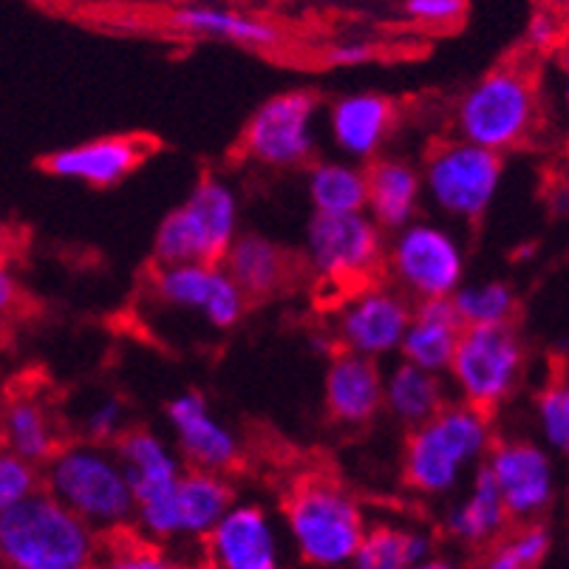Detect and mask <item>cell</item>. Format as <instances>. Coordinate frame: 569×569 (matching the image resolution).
Masks as SVG:
<instances>
[{"mask_svg": "<svg viewBox=\"0 0 569 569\" xmlns=\"http://www.w3.org/2000/svg\"><path fill=\"white\" fill-rule=\"evenodd\" d=\"M493 445L490 413L465 402H445L431 419L411 428L402 451V476L422 496H448L488 457Z\"/></svg>", "mask_w": 569, "mask_h": 569, "instance_id": "6da1fadb", "label": "cell"}, {"mask_svg": "<svg viewBox=\"0 0 569 569\" xmlns=\"http://www.w3.org/2000/svg\"><path fill=\"white\" fill-rule=\"evenodd\" d=\"M97 552L100 532L43 488L0 516V556L7 569H91Z\"/></svg>", "mask_w": 569, "mask_h": 569, "instance_id": "7a4b0ae2", "label": "cell"}, {"mask_svg": "<svg viewBox=\"0 0 569 569\" xmlns=\"http://www.w3.org/2000/svg\"><path fill=\"white\" fill-rule=\"evenodd\" d=\"M46 493L69 507L100 536L122 530L133 521V493L126 470L108 445H60L40 470Z\"/></svg>", "mask_w": 569, "mask_h": 569, "instance_id": "3957f363", "label": "cell"}, {"mask_svg": "<svg viewBox=\"0 0 569 569\" xmlns=\"http://www.w3.org/2000/svg\"><path fill=\"white\" fill-rule=\"evenodd\" d=\"M283 525L301 561L318 569L349 567L369 527L355 496L326 476H309L289 490Z\"/></svg>", "mask_w": 569, "mask_h": 569, "instance_id": "277c9868", "label": "cell"}, {"mask_svg": "<svg viewBox=\"0 0 569 569\" xmlns=\"http://www.w3.org/2000/svg\"><path fill=\"white\" fill-rule=\"evenodd\" d=\"M538 126V88L525 66H499L468 88L453 113L459 139L485 151H516Z\"/></svg>", "mask_w": 569, "mask_h": 569, "instance_id": "5b68a950", "label": "cell"}, {"mask_svg": "<svg viewBox=\"0 0 569 569\" xmlns=\"http://www.w3.org/2000/svg\"><path fill=\"white\" fill-rule=\"evenodd\" d=\"M236 190L216 176L199 179L184 204L159 224L153 238L157 267L164 263H221L238 236Z\"/></svg>", "mask_w": 569, "mask_h": 569, "instance_id": "8992f818", "label": "cell"}, {"mask_svg": "<svg viewBox=\"0 0 569 569\" xmlns=\"http://www.w3.org/2000/svg\"><path fill=\"white\" fill-rule=\"evenodd\" d=\"M525 369L527 349L513 323L465 326L448 375L459 402L490 413L516 395Z\"/></svg>", "mask_w": 569, "mask_h": 569, "instance_id": "52a82bcc", "label": "cell"}, {"mask_svg": "<svg viewBox=\"0 0 569 569\" xmlns=\"http://www.w3.org/2000/svg\"><path fill=\"white\" fill-rule=\"evenodd\" d=\"M422 199L453 221H479L499 196L505 162L499 153L485 151L465 139L437 144L419 170Z\"/></svg>", "mask_w": 569, "mask_h": 569, "instance_id": "ba28073f", "label": "cell"}, {"mask_svg": "<svg viewBox=\"0 0 569 569\" xmlns=\"http://www.w3.org/2000/svg\"><path fill=\"white\" fill-rule=\"evenodd\" d=\"M236 501L230 479L213 470H182L173 488L133 505V525L142 538L162 545L173 538H193L204 541V536L219 525Z\"/></svg>", "mask_w": 569, "mask_h": 569, "instance_id": "9c48e42d", "label": "cell"}, {"mask_svg": "<svg viewBox=\"0 0 569 569\" xmlns=\"http://www.w3.org/2000/svg\"><path fill=\"white\" fill-rule=\"evenodd\" d=\"M388 276L408 301L451 298L465 283V250L448 227L411 221L386 247Z\"/></svg>", "mask_w": 569, "mask_h": 569, "instance_id": "30bf717a", "label": "cell"}, {"mask_svg": "<svg viewBox=\"0 0 569 569\" xmlns=\"http://www.w3.org/2000/svg\"><path fill=\"white\" fill-rule=\"evenodd\" d=\"M318 117L320 102L312 91L269 97L241 133V153L261 168H303L318 151Z\"/></svg>", "mask_w": 569, "mask_h": 569, "instance_id": "8fae6325", "label": "cell"}, {"mask_svg": "<svg viewBox=\"0 0 569 569\" xmlns=\"http://www.w3.org/2000/svg\"><path fill=\"white\" fill-rule=\"evenodd\" d=\"M307 263L326 283H360L371 278L386 256V232L366 213H315L303 241Z\"/></svg>", "mask_w": 569, "mask_h": 569, "instance_id": "7c38bea8", "label": "cell"}, {"mask_svg": "<svg viewBox=\"0 0 569 569\" xmlns=\"http://www.w3.org/2000/svg\"><path fill=\"white\" fill-rule=\"evenodd\" d=\"M482 468L493 479L510 521H536L556 501V459L530 439H499Z\"/></svg>", "mask_w": 569, "mask_h": 569, "instance_id": "4fadbf2b", "label": "cell"}, {"mask_svg": "<svg viewBox=\"0 0 569 569\" xmlns=\"http://www.w3.org/2000/svg\"><path fill=\"white\" fill-rule=\"evenodd\" d=\"M151 292L162 307L201 315L213 329H232L250 301L221 263H164L153 269Z\"/></svg>", "mask_w": 569, "mask_h": 569, "instance_id": "5bb4252c", "label": "cell"}, {"mask_svg": "<svg viewBox=\"0 0 569 569\" xmlns=\"http://www.w3.org/2000/svg\"><path fill=\"white\" fill-rule=\"evenodd\" d=\"M411 318V301L391 287H363L340 307L335 340L349 355L386 360L397 355Z\"/></svg>", "mask_w": 569, "mask_h": 569, "instance_id": "9a60e30c", "label": "cell"}, {"mask_svg": "<svg viewBox=\"0 0 569 569\" xmlns=\"http://www.w3.org/2000/svg\"><path fill=\"white\" fill-rule=\"evenodd\" d=\"M207 567L213 569H283L281 538L261 505H236L204 536Z\"/></svg>", "mask_w": 569, "mask_h": 569, "instance_id": "2e32d148", "label": "cell"}, {"mask_svg": "<svg viewBox=\"0 0 569 569\" xmlns=\"http://www.w3.org/2000/svg\"><path fill=\"white\" fill-rule=\"evenodd\" d=\"M168 426L176 439V453L188 459L196 470L227 473L241 459V442L236 433L210 411L199 391H182L164 408Z\"/></svg>", "mask_w": 569, "mask_h": 569, "instance_id": "e0dca14e", "label": "cell"}, {"mask_svg": "<svg viewBox=\"0 0 569 569\" xmlns=\"http://www.w3.org/2000/svg\"><path fill=\"white\" fill-rule=\"evenodd\" d=\"M153 142L137 133L126 137H100L91 142L69 144L46 157V170L66 182H80L88 188H113L151 157Z\"/></svg>", "mask_w": 569, "mask_h": 569, "instance_id": "ac0fdd59", "label": "cell"}, {"mask_svg": "<svg viewBox=\"0 0 569 569\" xmlns=\"http://www.w3.org/2000/svg\"><path fill=\"white\" fill-rule=\"evenodd\" d=\"M397 108L388 97L375 91H357L332 102L326 126L335 148L349 162H366L377 159L386 148L388 137L395 131Z\"/></svg>", "mask_w": 569, "mask_h": 569, "instance_id": "d6986e66", "label": "cell"}, {"mask_svg": "<svg viewBox=\"0 0 569 569\" xmlns=\"http://www.w3.org/2000/svg\"><path fill=\"white\" fill-rule=\"evenodd\" d=\"M326 411L343 426H369L382 411V369L369 357L340 351L323 380Z\"/></svg>", "mask_w": 569, "mask_h": 569, "instance_id": "ffe728a7", "label": "cell"}, {"mask_svg": "<svg viewBox=\"0 0 569 569\" xmlns=\"http://www.w3.org/2000/svg\"><path fill=\"white\" fill-rule=\"evenodd\" d=\"M462 329L465 326L453 312L451 298L419 301L411 307V318H408L397 355L417 369L445 375L451 366L459 338H462Z\"/></svg>", "mask_w": 569, "mask_h": 569, "instance_id": "44dd1931", "label": "cell"}, {"mask_svg": "<svg viewBox=\"0 0 569 569\" xmlns=\"http://www.w3.org/2000/svg\"><path fill=\"white\" fill-rule=\"evenodd\" d=\"M422 204V179L402 159H375L366 170V216L382 232H397L417 221Z\"/></svg>", "mask_w": 569, "mask_h": 569, "instance_id": "7402d4cb", "label": "cell"}, {"mask_svg": "<svg viewBox=\"0 0 569 569\" xmlns=\"http://www.w3.org/2000/svg\"><path fill=\"white\" fill-rule=\"evenodd\" d=\"M113 453L126 470L133 505L173 488L184 470L182 457L176 453L173 445H168V439L159 437L151 428H128L113 442Z\"/></svg>", "mask_w": 569, "mask_h": 569, "instance_id": "603a6c76", "label": "cell"}, {"mask_svg": "<svg viewBox=\"0 0 569 569\" xmlns=\"http://www.w3.org/2000/svg\"><path fill=\"white\" fill-rule=\"evenodd\" d=\"M507 527H510V516L505 510V501L488 470L479 465L465 499H459L445 516V530L468 547H488L496 538L505 536Z\"/></svg>", "mask_w": 569, "mask_h": 569, "instance_id": "cb8c5ba5", "label": "cell"}, {"mask_svg": "<svg viewBox=\"0 0 569 569\" xmlns=\"http://www.w3.org/2000/svg\"><path fill=\"white\" fill-rule=\"evenodd\" d=\"M0 448H7L9 453L38 468H43L54 457L60 448V433H57L54 417L38 397H12L0 408Z\"/></svg>", "mask_w": 569, "mask_h": 569, "instance_id": "d4e9b609", "label": "cell"}, {"mask_svg": "<svg viewBox=\"0 0 569 569\" xmlns=\"http://www.w3.org/2000/svg\"><path fill=\"white\" fill-rule=\"evenodd\" d=\"M221 263H224L221 269L247 298H263V295L278 292L289 276L287 252L272 238L258 236V232H244V236L238 232Z\"/></svg>", "mask_w": 569, "mask_h": 569, "instance_id": "484cf974", "label": "cell"}, {"mask_svg": "<svg viewBox=\"0 0 569 569\" xmlns=\"http://www.w3.org/2000/svg\"><path fill=\"white\" fill-rule=\"evenodd\" d=\"M170 23L184 34L224 40V43L247 46V49H278L283 43V32L276 23L258 18H247L241 12L221 7H184L176 9Z\"/></svg>", "mask_w": 569, "mask_h": 569, "instance_id": "4316f807", "label": "cell"}, {"mask_svg": "<svg viewBox=\"0 0 569 569\" xmlns=\"http://www.w3.org/2000/svg\"><path fill=\"white\" fill-rule=\"evenodd\" d=\"M448 402L442 375H431L411 363H397L382 375V408L411 431L431 419Z\"/></svg>", "mask_w": 569, "mask_h": 569, "instance_id": "83f0119b", "label": "cell"}, {"mask_svg": "<svg viewBox=\"0 0 569 569\" xmlns=\"http://www.w3.org/2000/svg\"><path fill=\"white\" fill-rule=\"evenodd\" d=\"M433 558L431 532L419 527L400 525H375L366 527L355 556L351 569H411L417 563Z\"/></svg>", "mask_w": 569, "mask_h": 569, "instance_id": "f1b7e54d", "label": "cell"}, {"mask_svg": "<svg viewBox=\"0 0 569 569\" xmlns=\"http://www.w3.org/2000/svg\"><path fill=\"white\" fill-rule=\"evenodd\" d=\"M307 193L315 213H366V170L349 159H326L309 168Z\"/></svg>", "mask_w": 569, "mask_h": 569, "instance_id": "f546056e", "label": "cell"}, {"mask_svg": "<svg viewBox=\"0 0 569 569\" xmlns=\"http://www.w3.org/2000/svg\"><path fill=\"white\" fill-rule=\"evenodd\" d=\"M451 307L462 326H505L513 323L519 298L507 281L462 283L451 295Z\"/></svg>", "mask_w": 569, "mask_h": 569, "instance_id": "4dcf8cb0", "label": "cell"}, {"mask_svg": "<svg viewBox=\"0 0 569 569\" xmlns=\"http://www.w3.org/2000/svg\"><path fill=\"white\" fill-rule=\"evenodd\" d=\"M91 569H182L159 545L122 530L106 532Z\"/></svg>", "mask_w": 569, "mask_h": 569, "instance_id": "1f68e13d", "label": "cell"}, {"mask_svg": "<svg viewBox=\"0 0 569 569\" xmlns=\"http://www.w3.org/2000/svg\"><path fill=\"white\" fill-rule=\"evenodd\" d=\"M550 552V532L538 521H527L513 536L496 538L485 569H536Z\"/></svg>", "mask_w": 569, "mask_h": 569, "instance_id": "d6a6232c", "label": "cell"}, {"mask_svg": "<svg viewBox=\"0 0 569 569\" xmlns=\"http://www.w3.org/2000/svg\"><path fill=\"white\" fill-rule=\"evenodd\" d=\"M538 431L550 453H567L569 448V388L563 380H550L536 402Z\"/></svg>", "mask_w": 569, "mask_h": 569, "instance_id": "836d02e7", "label": "cell"}, {"mask_svg": "<svg viewBox=\"0 0 569 569\" xmlns=\"http://www.w3.org/2000/svg\"><path fill=\"white\" fill-rule=\"evenodd\" d=\"M43 488L40 468L0 448V516Z\"/></svg>", "mask_w": 569, "mask_h": 569, "instance_id": "e575fe53", "label": "cell"}, {"mask_svg": "<svg viewBox=\"0 0 569 569\" xmlns=\"http://www.w3.org/2000/svg\"><path fill=\"white\" fill-rule=\"evenodd\" d=\"M82 431H86L88 442L108 445L117 442L122 433L128 431V408L119 397H106L97 400L88 408L86 419H82Z\"/></svg>", "mask_w": 569, "mask_h": 569, "instance_id": "d590c367", "label": "cell"}, {"mask_svg": "<svg viewBox=\"0 0 569 569\" xmlns=\"http://www.w3.org/2000/svg\"><path fill=\"white\" fill-rule=\"evenodd\" d=\"M402 7H406L408 18L417 20V23L445 29V26H453L465 18L468 3L465 0H406Z\"/></svg>", "mask_w": 569, "mask_h": 569, "instance_id": "8d00e7d4", "label": "cell"}, {"mask_svg": "<svg viewBox=\"0 0 569 569\" xmlns=\"http://www.w3.org/2000/svg\"><path fill=\"white\" fill-rule=\"evenodd\" d=\"M375 54L377 49L366 40H346V43H338L326 51V63L335 66V69H357V66L371 63Z\"/></svg>", "mask_w": 569, "mask_h": 569, "instance_id": "74e56055", "label": "cell"}, {"mask_svg": "<svg viewBox=\"0 0 569 569\" xmlns=\"http://www.w3.org/2000/svg\"><path fill=\"white\" fill-rule=\"evenodd\" d=\"M558 38H561V29H558V20L552 12H536L527 23V46L532 51H550L556 49Z\"/></svg>", "mask_w": 569, "mask_h": 569, "instance_id": "f35d334b", "label": "cell"}, {"mask_svg": "<svg viewBox=\"0 0 569 569\" xmlns=\"http://www.w3.org/2000/svg\"><path fill=\"white\" fill-rule=\"evenodd\" d=\"M20 303V281L14 276V269L7 261H0V320H7L9 315L18 309Z\"/></svg>", "mask_w": 569, "mask_h": 569, "instance_id": "ab89813d", "label": "cell"}, {"mask_svg": "<svg viewBox=\"0 0 569 569\" xmlns=\"http://www.w3.org/2000/svg\"><path fill=\"white\" fill-rule=\"evenodd\" d=\"M411 569H462L459 567V563H453V561H448V558H428V561H422V563H417V567H411Z\"/></svg>", "mask_w": 569, "mask_h": 569, "instance_id": "60d3db41", "label": "cell"}, {"mask_svg": "<svg viewBox=\"0 0 569 569\" xmlns=\"http://www.w3.org/2000/svg\"><path fill=\"white\" fill-rule=\"evenodd\" d=\"M188 569H213V567H207V563H199V567H188Z\"/></svg>", "mask_w": 569, "mask_h": 569, "instance_id": "b9f144b4", "label": "cell"}, {"mask_svg": "<svg viewBox=\"0 0 569 569\" xmlns=\"http://www.w3.org/2000/svg\"><path fill=\"white\" fill-rule=\"evenodd\" d=\"M0 569H7V561H3V556H0Z\"/></svg>", "mask_w": 569, "mask_h": 569, "instance_id": "7bdbcfd3", "label": "cell"}, {"mask_svg": "<svg viewBox=\"0 0 569 569\" xmlns=\"http://www.w3.org/2000/svg\"><path fill=\"white\" fill-rule=\"evenodd\" d=\"M402 3H406V0H402Z\"/></svg>", "mask_w": 569, "mask_h": 569, "instance_id": "ee69618b", "label": "cell"}]
</instances>
